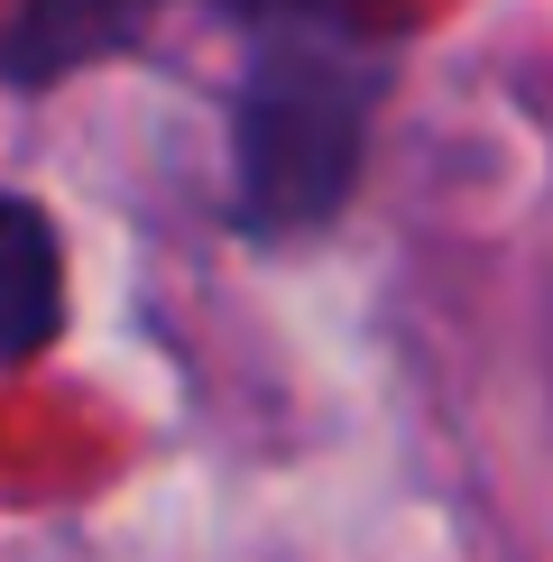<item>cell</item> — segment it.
Wrapping results in <instances>:
<instances>
[{
	"mask_svg": "<svg viewBox=\"0 0 553 562\" xmlns=\"http://www.w3.org/2000/svg\"><path fill=\"white\" fill-rule=\"evenodd\" d=\"M249 19V75L230 102L249 222H323L351 194L369 102H379V46L360 37L351 0H230Z\"/></svg>",
	"mask_w": 553,
	"mask_h": 562,
	"instance_id": "6da1fadb",
	"label": "cell"
},
{
	"mask_svg": "<svg viewBox=\"0 0 553 562\" xmlns=\"http://www.w3.org/2000/svg\"><path fill=\"white\" fill-rule=\"evenodd\" d=\"M56 304H65L56 231H46L37 203L0 194V360H29V350L56 333Z\"/></svg>",
	"mask_w": 553,
	"mask_h": 562,
	"instance_id": "7a4b0ae2",
	"label": "cell"
}]
</instances>
